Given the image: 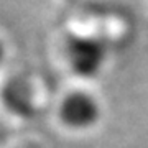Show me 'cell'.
I'll use <instances>...</instances> for the list:
<instances>
[{"label":"cell","instance_id":"cell-1","mask_svg":"<svg viewBox=\"0 0 148 148\" xmlns=\"http://www.w3.org/2000/svg\"><path fill=\"white\" fill-rule=\"evenodd\" d=\"M66 58L74 73L82 77H94L107 61L106 45L92 36H73L66 43Z\"/></svg>","mask_w":148,"mask_h":148},{"label":"cell","instance_id":"cell-2","mask_svg":"<svg viewBox=\"0 0 148 148\" xmlns=\"http://www.w3.org/2000/svg\"><path fill=\"white\" fill-rule=\"evenodd\" d=\"M59 119L73 130H87L101 119V106L92 94L76 90L63 99L59 106Z\"/></svg>","mask_w":148,"mask_h":148},{"label":"cell","instance_id":"cell-3","mask_svg":"<svg viewBox=\"0 0 148 148\" xmlns=\"http://www.w3.org/2000/svg\"><path fill=\"white\" fill-rule=\"evenodd\" d=\"M3 56H5V48H3V45L0 41V63L3 61Z\"/></svg>","mask_w":148,"mask_h":148}]
</instances>
